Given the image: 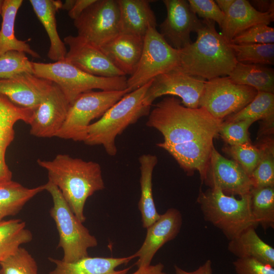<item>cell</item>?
I'll return each mask as SVG.
<instances>
[{
    "mask_svg": "<svg viewBox=\"0 0 274 274\" xmlns=\"http://www.w3.org/2000/svg\"><path fill=\"white\" fill-rule=\"evenodd\" d=\"M146 125L158 130L163 143L177 144L201 139H215L223 120L214 118L202 107L187 108L175 96H167L150 112Z\"/></svg>",
    "mask_w": 274,
    "mask_h": 274,
    "instance_id": "1",
    "label": "cell"
},
{
    "mask_svg": "<svg viewBox=\"0 0 274 274\" xmlns=\"http://www.w3.org/2000/svg\"><path fill=\"white\" fill-rule=\"evenodd\" d=\"M37 163L47 171L48 180L57 187L75 216L84 223L87 198L105 188L100 164L61 154L51 160L39 159Z\"/></svg>",
    "mask_w": 274,
    "mask_h": 274,
    "instance_id": "2",
    "label": "cell"
},
{
    "mask_svg": "<svg viewBox=\"0 0 274 274\" xmlns=\"http://www.w3.org/2000/svg\"><path fill=\"white\" fill-rule=\"evenodd\" d=\"M195 42L179 50L183 73L209 80L229 76L238 62L230 43L219 34L215 22L201 20Z\"/></svg>",
    "mask_w": 274,
    "mask_h": 274,
    "instance_id": "3",
    "label": "cell"
},
{
    "mask_svg": "<svg viewBox=\"0 0 274 274\" xmlns=\"http://www.w3.org/2000/svg\"><path fill=\"white\" fill-rule=\"evenodd\" d=\"M153 80L125 94L98 120L90 124L83 142L89 146L101 145L108 155H116L117 153L115 144L116 137L129 125L150 113L151 107L145 106L143 100Z\"/></svg>",
    "mask_w": 274,
    "mask_h": 274,
    "instance_id": "4",
    "label": "cell"
},
{
    "mask_svg": "<svg viewBox=\"0 0 274 274\" xmlns=\"http://www.w3.org/2000/svg\"><path fill=\"white\" fill-rule=\"evenodd\" d=\"M206 221L231 240L246 229L258 226L251 212L250 193L236 199L217 187L200 190L197 199Z\"/></svg>",
    "mask_w": 274,
    "mask_h": 274,
    "instance_id": "5",
    "label": "cell"
},
{
    "mask_svg": "<svg viewBox=\"0 0 274 274\" xmlns=\"http://www.w3.org/2000/svg\"><path fill=\"white\" fill-rule=\"evenodd\" d=\"M33 74L56 84L70 105L81 94L100 89L123 90L127 88L125 76L101 77L88 74L65 59L52 63L32 61Z\"/></svg>",
    "mask_w": 274,
    "mask_h": 274,
    "instance_id": "6",
    "label": "cell"
},
{
    "mask_svg": "<svg viewBox=\"0 0 274 274\" xmlns=\"http://www.w3.org/2000/svg\"><path fill=\"white\" fill-rule=\"evenodd\" d=\"M45 186L53 200L50 214L58 232L57 247L63 252L61 260L73 263L89 256L88 250L97 246L96 238L75 216L57 187L49 180Z\"/></svg>",
    "mask_w": 274,
    "mask_h": 274,
    "instance_id": "7",
    "label": "cell"
},
{
    "mask_svg": "<svg viewBox=\"0 0 274 274\" xmlns=\"http://www.w3.org/2000/svg\"><path fill=\"white\" fill-rule=\"evenodd\" d=\"M130 92L127 88L123 90H92L81 94L70 105L65 120L56 137L84 142L90 122L101 117Z\"/></svg>",
    "mask_w": 274,
    "mask_h": 274,
    "instance_id": "8",
    "label": "cell"
},
{
    "mask_svg": "<svg viewBox=\"0 0 274 274\" xmlns=\"http://www.w3.org/2000/svg\"><path fill=\"white\" fill-rule=\"evenodd\" d=\"M179 63V51L170 46L156 28L151 27L144 37L136 70L127 79V88L135 90L157 76L177 70Z\"/></svg>",
    "mask_w": 274,
    "mask_h": 274,
    "instance_id": "9",
    "label": "cell"
},
{
    "mask_svg": "<svg viewBox=\"0 0 274 274\" xmlns=\"http://www.w3.org/2000/svg\"><path fill=\"white\" fill-rule=\"evenodd\" d=\"M254 88L233 82L228 76L206 81L199 107H202L214 118L222 120L246 107L255 97Z\"/></svg>",
    "mask_w": 274,
    "mask_h": 274,
    "instance_id": "10",
    "label": "cell"
},
{
    "mask_svg": "<svg viewBox=\"0 0 274 274\" xmlns=\"http://www.w3.org/2000/svg\"><path fill=\"white\" fill-rule=\"evenodd\" d=\"M117 0H96L74 24L77 36L100 48L120 33Z\"/></svg>",
    "mask_w": 274,
    "mask_h": 274,
    "instance_id": "11",
    "label": "cell"
},
{
    "mask_svg": "<svg viewBox=\"0 0 274 274\" xmlns=\"http://www.w3.org/2000/svg\"><path fill=\"white\" fill-rule=\"evenodd\" d=\"M207 80L178 70L157 76L153 79L144 96L143 103L151 107L153 102L163 95L177 96L183 106L199 108V102Z\"/></svg>",
    "mask_w": 274,
    "mask_h": 274,
    "instance_id": "12",
    "label": "cell"
},
{
    "mask_svg": "<svg viewBox=\"0 0 274 274\" xmlns=\"http://www.w3.org/2000/svg\"><path fill=\"white\" fill-rule=\"evenodd\" d=\"M167 11L160 24L159 33L173 48L180 50L191 43L190 35L196 32L201 20L191 10L187 1L163 0Z\"/></svg>",
    "mask_w": 274,
    "mask_h": 274,
    "instance_id": "13",
    "label": "cell"
},
{
    "mask_svg": "<svg viewBox=\"0 0 274 274\" xmlns=\"http://www.w3.org/2000/svg\"><path fill=\"white\" fill-rule=\"evenodd\" d=\"M203 182L210 188H220L225 194L240 197L250 194L253 188L250 177L242 167L233 160L223 157L215 147Z\"/></svg>",
    "mask_w": 274,
    "mask_h": 274,
    "instance_id": "14",
    "label": "cell"
},
{
    "mask_svg": "<svg viewBox=\"0 0 274 274\" xmlns=\"http://www.w3.org/2000/svg\"><path fill=\"white\" fill-rule=\"evenodd\" d=\"M70 104L55 83L33 110L30 125V134L38 138H51L62 127Z\"/></svg>",
    "mask_w": 274,
    "mask_h": 274,
    "instance_id": "15",
    "label": "cell"
},
{
    "mask_svg": "<svg viewBox=\"0 0 274 274\" xmlns=\"http://www.w3.org/2000/svg\"><path fill=\"white\" fill-rule=\"evenodd\" d=\"M63 42L69 47L64 59L82 71L101 77L125 76L100 48L78 36H67L64 38Z\"/></svg>",
    "mask_w": 274,
    "mask_h": 274,
    "instance_id": "16",
    "label": "cell"
},
{
    "mask_svg": "<svg viewBox=\"0 0 274 274\" xmlns=\"http://www.w3.org/2000/svg\"><path fill=\"white\" fill-rule=\"evenodd\" d=\"M183 219L180 212L175 208L168 209L147 229L145 240L140 249L133 255L138 258V267L147 266L157 252L167 242L179 234Z\"/></svg>",
    "mask_w": 274,
    "mask_h": 274,
    "instance_id": "17",
    "label": "cell"
},
{
    "mask_svg": "<svg viewBox=\"0 0 274 274\" xmlns=\"http://www.w3.org/2000/svg\"><path fill=\"white\" fill-rule=\"evenodd\" d=\"M53 82L30 73L0 79V94L14 105L34 110L51 88Z\"/></svg>",
    "mask_w": 274,
    "mask_h": 274,
    "instance_id": "18",
    "label": "cell"
},
{
    "mask_svg": "<svg viewBox=\"0 0 274 274\" xmlns=\"http://www.w3.org/2000/svg\"><path fill=\"white\" fill-rule=\"evenodd\" d=\"M215 1L225 14L220 27L221 35L229 43L238 34L251 26L259 24L268 25L274 20L273 15L258 11L249 1Z\"/></svg>",
    "mask_w": 274,
    "mask_h": 274,
    "instance_id": "19",
    "label": "cell"
},
{
    "mask_svg": "<svg viewBox=\"0 0 274 274\" xmlns=\"http://www.w3.org/2000/svg\"><path fill=\"white\" fill-rule=\"evenodd\" d=\"M213 140L201 139L177 144L161 142L156 145L169 153L187 175L198 172L203 182L214 147Z\"/></svg>",
    "mask_w": 274,
    "mask_h": 274,
    "instance_id": "20",
    "label": "cell"
},
{
    "mask_svg": "<svg viewBox=\"0 0 274 274\" xmlns=\"http://www.w3.org/2000/svg\"><path fill=\"white\" fill-rule=\"evenodd\" d=\"M33 113V110L18 107L0 94V183L12 180L6 153L15 138V124L20 120L29 124Z\"/></svg>",
    "mask_w": 274,
    "mask_h": 274,
    "instance_id": "21",
    "label": "cell"
},
{
    "mask_svg": "<svg viewBox=\"0 0 274 274\" xmlns=\"http://www.w3.org/2000/svg\"><path fill=\"white\" fill-rule=\"evenodd\" d=\"M144 37L119 33L100 48L112 63L125 76H131L141 58Z\"/></svg>",
    "mask_w": 274,
    "mask_h": 274,
    "instance_id": "22",
    "label": "cell"
},
{
    "mask_svg": "<svg viewBox=\"0 0 274 274\" xmlns=\"http://www.w3.org/2000/svg\"><path fill=\"white\" fill-rule=\"evenodd\" d=\"M120 13V33L144 37L156 18L148 0H117Z\"/></svg>",
    "mask_w": 274,
    "mask_h": 274,
    "instance_id": "23",
    "label": "cell"
},
{
    "mask_svg": "<svg viewBox=\"0 0 274 274\" xmlns=\"http://www.w3.org/2000/svg\"><path fill=\"white\" fill-rule=\"evenodd\" d=\"M133 258V254L119 258L87 256L75 262L66 263L49 257V260L55 264V268L49 274H127L130 267L121 270L115 269Z\"/></svg>",
    "mask_w": 274,
    "mask_h": 274,
    "instance_id": "24",
    "label": "cell"
},
{
    "mask_svg": "<svg viewBox=\"0 0 274 274\" xmlns=\"http://www.w3.org/2000/svg\"><path fill=\"white\" fill-rule=\"evenodd\" d=\"M29 2L49 38L48 58L54 62L64 59L67 51L58 33L56 20V13L61 9L62 2L60 0H30Z\"/></svg>",
    "mask_w": 274,
    "mask_h": 274,
    "instance_id": "25",
    "label": "cell"
},
{
    "mask_svg": "<svg viewBox=\"0 0 274 274\" xmlns=\"http://www.w3.org/2000/svg\"><path fill=\"white\" fill-rule=\"evenodd\" d=\"M249 227L229 241L228 251L238 258H251L274 267V249Z\"/></svg>",
    "mask_w": 274,
    "mask_h": 274,
    "instance_id": "26",
    "label": "cell"
},
{
    "mask_svg": "<svg viewBox=\"0 0 274 274\" xmlns=\"http://www.w3.org/2000/svg\"><path fill=\"white\" fill-rule=\"evenodd\" d=\"M22 3V0L3 1L1 12L3 21L0 29V56L8 51H17L40 58L39 54L31 48L27 41L18 40L15 35L16 17Z\"/></svg>",
    "mask_w": 274,
    "mask_h": 274,
    "instance_id": "27",
    "label": "cell"
},
{
    "mask_svg": "<svg viewBox=\"0 0 274 274\" xmlns=\"http://www.w3.org/2000/svg\"><path fill=\"white\" fill-rule=\"evenodd\" d=\"M141 197L139 209L141 212L143 227L147 228L160 216L156 210L152 192V175L157 163L156 155L143 154L139 157Z\"/></svg>",
    "mask_w": 274,
    "mask_h": 274,
    "instance_id": "28",
    "label": "cell"
},
{
    "mask_svg": "<svg viewBox=\"0 0 274 274\" xmlns=\"http://www.w3.org/2000/svg\"><path fill=\"white\" fill-rule=\"evenodd\" d=\"M45 190V184L28 188L12 180L1 182L0 222L19 213L29 200Z\"/></svg>",
    "mask_w": 274,
    "mask_h": 274,
    "instance_id": "29",
    "label": "cell"
},
{
    "mask_svg": "<svg viewBox=\"0 0 274 274\" xmlns=\"http://www.w3.org/2000/svg\"><path fill=\"white\" fill-rule=\"evenodd\" d=\"M228 77L234 83L257 91L274 92V70L263 65L238 62Z\"/></svg>",
    "mask_w": 274,
    "mask_h": 274,
    "instance_id": "30",
    "label": "cell"
},
{
    "mask_svg": "<svg viewBox=\"0 0 274 274\" xmlns=\"http://www.w3.org/2000/svg\"><path fill=\"white\" fill-rule=\"evenodd\" d=\"M25 226V222L19 219L0 222V263L32 240V234Z\"/></svg>",
    "mask_w": 274,
    "mask_h": 274,
    "instance_id": "31",
    "label": "cell"
},
{
    "mask_svg": "<svg viewBox=\"0 0 274 274\" xmlns=\"http://www.w3.org/2000/svg\"><path fill=\"white\" fill-rule=\"evenodd\" d=\"M253 218L263 229L274 228V186L253 188L250 192Z\"/></svg>",
    "mask_w": 274,
    "mask_h": 274,
    "instance_id": "32",
    "label": "cell"
},
{
    "mask_svg": "<svg viewBox=\"0 0 274 274\" xmlns=\"http://www.w3.org/2000/svg\"><path fill=\"white\" fill-rule=\"evenodd\" d=\"M274 119L273 93L257 91L254 98L238 112L227 117L225 121L234 122L245 120H257Z\"/></svg>",
    "mask_w": 274,
    "mask_h": 274,
    "instance_id": "33",
    "label": "cell"
},
{
    "mask_svg": "<svg viewBox=\"0 0 274 274\" xmlns=\"http://www.w3.org/2000/svg\"><path fill=\"white\" fill-rule=\"evenodd\" d=\"M260 160L250 177L253 188L274 186V145L271 138H265L258 146Z\"/></svg>",
    "mask_w": 274,
    "mask_h": 274,
    "instance_id": "34",
    "label": "cell"
},
{
    "mask_svg": "<svg viewBox=\"0 0 274 274\" xmlns=\"http://www.w3.org/2000/svg\"><path fill=\"white\" fill-rule=\"evenodd\" d=\"M237 62L260 65L274 64V44L230 43Z\"/></svg>",
    "mask_w": 274,
    "mask_h": 274,
    "instance_id": "35",
    "label": "cell"
},
{
    "mask_svg": "<svg viewBox=\"0 0 274 274\" xmlns=\"http://www.w3.org/2000/svg\"><path fill=\"white\" fill-rule=\"evenodd\" d=\"M0 274H39L37 263L25 248L19 247L0 263Z\"/></svg>",
    "mask_w": 274,
    "mask_h": 274,
    "instance_id": "36",
    "label": "cell"
},
{
    "mask_svg": "<svg viewBox=\"0 0 274 274\" xmlns=\"http://www.w3.org/2000/svg\"><path fill=\"white\" fill-rule=\"evenodd\" d=\"M250 177L258 165L261 156V151L257 146L251 143L235 146H226L223 148Z\"/></svg>",
    "mask_w": 274,
    "mask_h": 274,
    "instance_id": "37",
    "label": "cell"
},
{
    "mask_svg": "<svg viewBox=\"0 0 274 274\" xmlns=\"http://www.w3.org/2000/svg\"><path fill=\"white\" fill-rule=\"evenodd\" d=\"M25 54L10 51L0 56V79L10 78L23 73L33 74L32 61Z\"/></svg>",
    "mask_w": 274,
    "mask_h": 274,
    "instance_id": "38",
    "label": "cell"
},
{
    "mask_svg": "<svg viewBox=\"0 0 274 274\" xmlns=\"http://www.w3.org/2000/svg\"><path fill=\"white\" fill-rule=\"evenodd\" d=\"M254 122L251 120L234 122L223 121L219 129V134L229 146L250 143L248 130Z\"/></svg>",
    "mask_w": 274,
    "mask_h": 274,
    "instance_id": "39",
    "label": "cell"
},
{
    "mask_svg": "<svg viewBox=\"0 0 274 274\" xmlns=\"http://www.w3.org/2000/svg\"><path fill=\"white\" fill-rule=\"evenodd\" d=\"M274 28L265 24L249 27L235 36L230 43L273 44Z\"/></svg>",
    "mask_w": 274,
    "mask_h": 274,
    "instance_id": "40",
    "label": "cell"
},
{
    "mask_svg": "<svg viewBox=\"0 0 274 274\" xmlns=\"http://www.w3.org/2000/svg\"><path fill=\"white\" fill-rule=\"evenodd\" d=\"M191 10L204 20H209L218 23L221 27L225 14L215 1H187Z\"/></svg>",
    "mask_w": 274,
    "mask_h": 274,
    "instance_id": "41",
    "label": "cell"
},
{
    "mask_svg": "<svg viewBox=\"0 0 274 274\" xmlns=\"http://www.w3.org/2000/svg\"><path fill=\"white\" fill-rule=\"evenodd\" d=\"M233 265L237 274H274V267L251 258H237Z\"/></svg>",
    "mask_w": 274,
    "mask_h": 274,
    "instance_id": "42",
    "label": "cell"
},
{
    "mask_svg": "<svg viewBox=\"0 0 274 274\" xmlns=\"http://www.w3.org/2000/svg\"><path fill=\"white\" fill-rule=\"evenodd\" d=\"M96 0H75V3L68 12L69 17L75 20Z\"/></svg>",
    "mask_w": 274,
    "mask_h": 274,
    "instance_id": "43",
    "label": "cell"
},
{
    "mask_svg": "<svg viewBox=\"0 0 274 274\" xmlns=\"http://www.w3.org/2000/svg\"><path fill=\"white\" fill-rule=\"evenodd\" d=\"M174 267L176 274H213L212 263L210 259L192 271H186L177 265H175Z\"/></svg>",
    "mask_w": 274,
    "mask_h": 274,
    "instance_id": "44",
    "label": "cell"
},
{
    "mask_svg": "<svg viewBox=\"0 0 274 274\" xmlns=\"http://www.w3.org/2000/svg\"><path fill=\"white\" fill-rule=\"evenodd\" d=\"M250 3L258 11L263 13H268L274 16L273 0H254Z\"/></svg>",
    "mask_w": 274,
    "mask_h": 274,
    "instance_id": "45",
    "label": "cell"
},
{
    "mask_svg": "<svg viewBox=\"0 0 274 274\" xmlns=\"http://www.w3.org/2000/svg\"><path fill=\"white\" fill-rule=\"evenodd\" d=\"M164 265L159 263L155 265L138 267V270L131 274H166L163 271Z\"/></svg>",
    "mask_w": 274,
    "mask_h": 274,
    "instance_id": "46",
    "label": "cell"
},
{
    "mask_svg": "<svg viewBox=\"0 0 274 274\" xmlns=\"http://www.w3.org/2000/svg\"><path fill=\"white\" fill-rule=\"evenodd\" d=\"M75 0H67L64 3H62L61 9L67 11L68 12L71 9L75 3Z\"/></svg>",
    "mask_w": 274,
    "mask_h": 274,
    "instance_id": "47",
    "label": "cell"
},
{
    "mask_svg": "<svg viewBox=\"0 0 274 274\" xmlns=\"http://www.w3.org/2000/svg\"><path fill=\"white\" fill-rule=\"evenodd\" d=\"M4 0H0V14H1L2 8Z\"/></svg>",
    "mask_w": 274,
    "mask_h": 274,
    "instance_id": "48",
    "label": "cell"
}]
</instances>
